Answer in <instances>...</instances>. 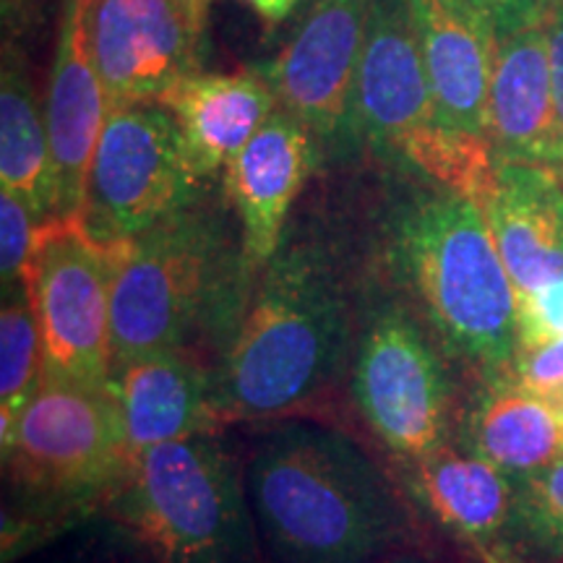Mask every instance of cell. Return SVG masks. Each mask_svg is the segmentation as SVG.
Instances as JSON below:
<instances>
[{
    "mask_svg": "<svg viewBox=\"0 0 563 563\" xmlns=\"http://www.w3.org/2000/svg\"><path fill=\"white\" fill-rule=\"evenodd\" d=\"M389 262L446 355L485 382L509 376L519 352L517 290L475 196L439 188L399 211Z\"/></svg>",
    "mask_w": 563,
    "mask_h": 563,
    "instance_id": "3",
    "label": "cell"
},
{
    "mask_svg": "<svg viewBox=\"0 0 563 563\" xmlns=\"http://www.w3.org/2000/svg\"><path fill=\"white\" fill-rule=\"evenodd\" d=\"M435 108L449 133L490 150V81L498 34L475 0H407Z\"/></svg>",
    "mask_w": 563,
    "mask_h": 563,
    "instance_id": "13",
    "label": "cell"
},
{
    "mask_svg": "<svg viewBox=\"0 0 563 563\" xmlns=\"http://www.w3.org/2000/svg\"><path fill=\"white\" fill-rule=\"evenodd\" d=\"M45 384V350L24 282L3 290L0 311V433Z\"/></svg>",
    "mask_w": 563,
    "mask_h": 563,
    "instance_id": "23",
    "label": "cell"
},
{
    "mask_svg": "<svg viewBox=\"0 0 563 563\" xmlns=\"http://www.w3.org/2000/svg\"><path fill=\"white\" fill-rule=\"evenodd\" d=\"M40 220L19 196L0 191V277L3 290L24 282L34 243H37Z\"/></svg>",
    "mask_w": 563,
    "mask_h": 563,
    "instance_id": "25",
    "label": "cell"
},
{
    "mask_svg": "<svg viewBox=\"0 0 563 563\" xmlns=\"http://www.w3.org/2000/svg\"><path fill=\"white\" fill-rule=\"evenodd\" d=\"M115 245L76 214L40 224L24 285L45 350V382L112 391L110 287Z\"/></svg>",
    "mask_w": 563,
    "mask_h": 563,
    "instance_id": "8",
    "label": "cell"
},
{
    "mask_svg": "<svg viewBox=\"0 0 563 563\" xmlns=\"http://www.w3.org/2000/svg\"><path fill=\"white\" fill-rule=\"evenodd\" d=\"M183 5L191 11V16L199 21V24H203V13H207V5H203V0H183Z\"/></svg>",
    "mask_w": 563,
    "mask_h": 563,
    "instance_id": "31",
    "label": "cell"
},
{
    "mask_svg": "<svg viewBox=\"0 0 563 563\" xmlns=\"http://www.w3.org/2000/svg\"><path fill=\"white\" fill-rule=\"evenodd\" d=\"M350 308L332 258L313 243L282 245L217 378L222 420L285 418L311 405L340 376Z\"/></svg>",
    "mask_w": 563,
    "mask_h": 563,
    "instance_id": "2",
    "label": "cell"
},
{
    "mask_svg": "<svg viewBox=\"0 0 563 563\" xmlns=\"http://www.w3.org/2000/svg\"><path fill=\"white\" fill-rule=\"evenodd\" d=\"M460 443L517 481L563 454V410L511 376L493 378L470 407Z\"/></svg>",
    "mask_w": 563,
    "mask_h": 563,
    "instance_id": "21",
    "label": "cell"
},
{
    "mask_svg": "<svg viewBox=\"0 0 563 563\" xmlns=\"http://www.w3.org/2000/svg\"><path fill=\"white\" fill-rule=\"evenodd\" d=\"M373 0H316L269 68L279 110L311 133L313 144L352 136L355 84Z\"/></svg>",
    "mask_w": 563,
    "mask_h": 563,
    "instance_id": "11",
    "label": "cell"
},
{
    "mask_svg": "<svg viewBox=\"0 0 563 563\" xmlns=\"http://www.w3.org/2000/svg\"><path fill=\"white\" fill-rule=\"evenodd\" d=\"M87 37L108 108L157 102L199 70L201 24L183 0H87Z\"/></svg>",
    "mask_w": 563,
    "mask_h": 563,
    "instance_id": "12",
    "label": "cell"
},
{
    "mask_svg": "<svg viewBox=\"0 0 563 563\" xmlns=\"http://www.w3.org/2000/svg\"><path fill=\"white\" fill-rule=\"evenodd\" d=\"M509 376L563 410V334L519 350Z\"/></svg>",
    "mask_w": 563,
    "mask_h": 563,
    "instance_id": "26",
    "label": "cell"
},
{
    "mask_svg": "<svg viewBox=\"0 0 563 563\" xmlns=\"http://www.w3.org/2000/svg\"><path fill=\"white\" fill-rule=\"evenodd\" d=\"M112 501L118 522L154 563L262 561L245 481L211 435L139 454Z\"/></svg>",
    "mask_w": 563,
    "mask_h": 563,
    "instance_id": "4",
    "label": "cell"
},
{
    "mask_svg": "<svg viewBox=\"0 0 563 563\" xmlns=\"http://www.w3.org/2000/svg\"><path fill=\"white\" fill-rule=\"evenodd\" d=\"M203 5H209V0H203Z\"/></svg>",
    "mask_w": 563,
    "mask_h": 563,
    "instance_id": "32",
    "label": "cell"
},
{
    "mask_svg": "<svg viewBox=\"0 0 563 563\" xmlns=\"http://www.w3.org/2000/svg\"><path fill=\"white\" fill-rule=\"evenodd\" d=\"M548 26V47H551V70H553V89L555 104L563 125V0L553 5V11L545 19Z\"/></svg>",
    "mask_w": 563,
    "mask_h": 563,
    "instance_id": "28",
    "label": "cell"
},
{
    "mask_svg": "<svg viewBox=\"0 0 563 563\" xmlns=\"http://www.w3.org/2000/svg\"><path fill=\"white\" fill-rule=\"evenodd\" d=\"M0 446L13 490L47 511L115 493L133 462L115 391L55 382L42 384Z\"/></svg>",
    "mask_w": 563,
    "mask_h": 563,
    "instance_id": "7",
    "label": "cell"
},
{
    "mask_svg": "<svg viewBox=\"0 0 563 563\" xmlns=\"http://www.w3.org/2000/svg\"><path fill=\"white\" fill-rule=\"evenodd\" d=\"M475 3L490 19L498 37H504V34L522 30V26L545 21L559 0H475Z\"/></svg>",
    "mask_w": 563,
    "mask_h": 563,
    "instance_id": "27",
    "label": "cell"
},
{
    "mask_svg": "<svg viewBox=\"0 0 563 563\" xmlns=\"http://www.w3.org/2000/svg\"><path fill=\"white\" fill-rule=\"evenodd\" d=\"M251 5L253 13L258 19H264L266 24H279L282 19H287L298 9L300 0H245Z\"/></svg>",
    "mask_w": 563,
    "mask_h": 563,
    "instance_id": "29",
    "label": "cell"
},
{
    "mask_svg": "<svg viewBox=\"0 0 563 563\" xmlns=\"http://www.w3.org/2000/svg\"><path fill=\"white\" fill-rule=\"evenodd\" d=\"M104 118L108 95L89 51L87 0H68L45 100V125L60 217L79 214Z\"/></svg>",
    "mask_w": 563,
    "mask_h": 563,
    "instance_id": "16",
    "label": "cell"
},
{
    "mask_svg": "<svg viewBox=\"0 0 563 563\" xmlns=\"http://www.w3.org/2000/svg\"><path fill=\"white\" fill-rule=\"evenodd\" d=\"M352 136L402 159L441 188L483 199L493 152L446 131L428 81L407 0H373L355 84Z\"/></svg>",
    "mask_w": 563,
    "mask_h": 563,
    "instance_id": "5",
    "label": "cell"
},
{
    "mask_svg": "<svg viewBox=\"0 0 563 563\" xmlns=\"http://www.w3.org/2000/svg\"><path fill=\"white\" fill-rule=\"evenodd\" d=\"M352 399L373 435L405 464L449 443L452 382L415 316L386 302L371 316L352 352Z\"/></svg>",
    "mask_w": 563,
    "mask_h": 563,
    "instance_id": "10",
    "label": "cell"
},
{
    "mask_svg": "<svg viewBox=\"0 0 563 563\" xmlns=\"http://www.w3.org/2000/svg\"><path fill=\"white\" fill-rule=\"evenodd\" d=\"M199 186L165 104H112L76 217L97 243L121 245L191 207Z\"/></svg>",
    "mask_w": 563,
    "mask_h": 563,
    "instance_id": "9",
    "label": "cell"
},
{
    "mask_svg": "<svg viewBox=\"0 0 563 563\" xmlns=\"http://www.w3.org/2000/svg\"><path fill=\"white\" fill-rule=\"evenodd\" d=\"M490 150L493 159L543 167L563 180V125L545 21L498 37L490 81Z\"/></svg>",
    "mask_w": 563,
    "mask_h": 563,
    "instance_id": "15",
    "label": "cell"
},
{
    "mask_svg": "<svg viewBox=\"0 0 563 563\" xmlns=\"http://www.w3.org/2000/svg\"><path fill=\"white\" fill-rule=\"evenodd\" d=\"M170 110L199 180L235 157L279 108L264 70L186 76L157 100Z\"/></svg>",
    "mask_w": 563,
    "mask_h": 563,
    "instance_id": "20",
    "label": "cell"
},
{
    "mask_svg": "<svg viewBox=\"0 0 563 563\" xmlns=\"http://www.w3.org/2000/svg\"><path fill=\"white\" fill-rule=\"evenodd\" d=\"M0 183L40 222L60 217L45 112L24 76L11 66L3 68L0 84Z\"/></svg>",
    "mask_w": 563,
    "mask_h": 563,
    "instance_id": "22",
    "label": "cell"
},
{
    "mask_svg": "<svg viewBox=\"0 0 563 563\" xmlns=\"http://www.w3.org/2000/svg\"><path fill=\"white\" fill-rule=\"evenodd\" d=\"M313 159L311 133L277 108L224 165V191L241 220L245 272L264 269L277 256L287 214L306 186Z\"/></svg>",
    "mask_w": 563,
    "mask_h": 563,
    "instance_id": "14",
    "label": "cell"
},
{
    "mask_svg": "<svg viewBox=\"0 0 563 563\" xmlns=\"http://www.w3.org/2000/svg\"><path fill=\"white\" fill-rule=\"evenodd\" d=\"M373 563H428L426 559H420L418 553H407V551H399V553H391L386 555V559H378Z\"/></svg>",
    "mask_w": 563,
    "mask_h": 563,
    "instance_id": "30",
    "label": "cell"
},
{
    "mask_svg": "<svg viewBox=\"0 0 563 563\" xmlns=\"http://www.w3.org/2000/svg\"><path fill=\"white\" fill-rule=\"evenodd\" d=\"M407 485L485 563H511L514 481L462 443L407 464Z\"/></svg>",
    "mask_w": 563,
    "mask_h": 563,
    "instance_id": "19",
    "label": "cell"
},
{
    "mask_svg": "<svg viewBox=\"0 0 563 563\" xmlns=\"http://www.w3.org/2000/svg\"><path fill=\"white\" fill-rule=\"evenodd\" d=\"M514 538L545 559H563V454L514 481Z\"/></svg>",
    "mask_w": 563,
    "mask_h": 563,
    "instance_id": "24",
    "label": "cell"
},
{
    "mask_svg": "<svg viewBox=\"0 0 563 563\" xmlns=\"http://www.w3.org/2000/svg\"><path fill=\"white\" fill-rule=\"evenodd\" d=\"M481 203L517 300L563 285V180L559 175L496 159Z\"/></svg>",
    "mask_w": 563,
    "mask_h": 563,
    "instance_id": "17",
    "label": "cell"
},
{
    "mask_svg": "<svg viewBox=\"0 0 563 563\" xmlns=\"http://www.w3.org/2000/svg\"><path fill=\"white\" fill-rule=\"evenodd\" d=\"M217 277L220 238L191 209L115 245L112 378L141 357L183 350L217 290Z\"/></svg>",
    "mask_w": 563,
    "mask_h": 563,
    "instance_id": "6",
    "label": "cell"
},
{
    "mask_svg": "<svg viewBox=\"0 0 563 563\" xmlns=\"http://www.w3.org/2000/svg\"><path fill=\"white\" fill-rule=\"evenodd\" d=\"M245 493L279 563H373L410 543L412 514L350 435L287 420L253 449Z\"/></svg>",
    "mask_w": 563,
    "mask_h": 563,
    "instance_id": "1",
    "label": "cell"
},
{
    "mask_svg": "<svg viewBox=\"0 0 563 563\" xmlns=\"http://www.w3.org/2000/svg\"><path fill=\"white\" fill-rule=\"evenodd\" d=\"M131 456L165 443L211 435L222 422L217 382L186 350L157 352L112 378Z\"/></svg>",
    "mask_w": 563,
    "mask_h": 563,
    "instance_id": "18",
    "label": "cell"
}]
</instances>
